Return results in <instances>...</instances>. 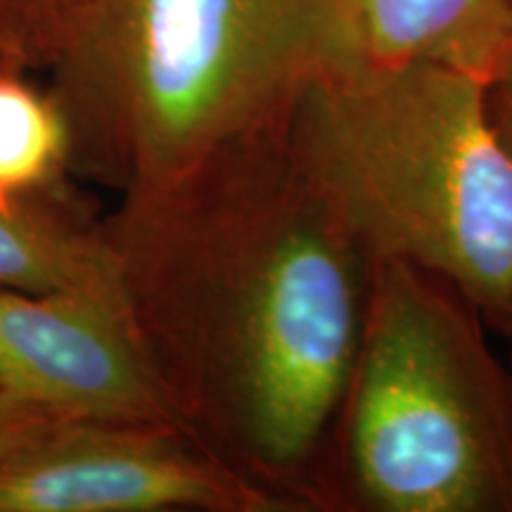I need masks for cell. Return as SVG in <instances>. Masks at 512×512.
<instances>
[{"label":"cell","instance_id":"7a4b0ae2","mask_svg":"<svg viewBox=\"0 0 512 512\" xmlns=\"http://www.w3.org/2000/svg\"><path fill=\"white\" fill-rule=\"evenodd\" d=\"M332 69L320 0H91L48 93L69 169L140 202L223 145L283 126Z\"/></svg>","mask_w":512,"mask_h":512},{"label":"cell","instance_id":"7c38bea8","mask_svg":"<svg viewBox=\"0 0 512 512\" xmlns=\"http://www.w3.org/2000/svg\"><path fill=\"white\" fill-rule=\"evenodd\" d=\"M486 105H489L491 124L512 162V57L486 86Z\"/></svg>","mask_w":512,"mask_h":512},{"label":"cell","instance_id":"5b68a950","mask_svg":"<svg viewBox=\"0 0 512 512\" xmlns=\"http://www.w3.org/2000/svg\"><path fill=\"white\" fill-rule=\"evenodd\" d=\"M292 512L171 422L67 420L0 463V512Z\"/></svg>","mask_w":512,"mask_h":512},{"label":"cell","instance_id":"8fae6325","mask_svg":"<svg viewBox=\"0 0 512 512\" xmlns=\"http://www.w3.org/2000/svg\"><path fill=\"white\" fill-rule=\"evenodd\" d=\"M67 422L48 408L0 387V463Z\"/></svg>","mask_w":512,"mask_h":512},{"label":"cell","instance_id":"52a82bcc","mask_svg":"<svg viewBox=\"0 0 512 512\" xmlns=\"http://www.w3.org/2000/svg\"><path fill=\"white\" fill-rule=\"evenodd\" d=\"M320 5L330 22L337 69L430 62L489 86L512 57V0H320Z\"/></svg>","mask_w":512,"mask_h":512},{"label":"cell","instance_id":"ba28073f","mask_svg":"<svg viewBox=\"0 0 512 512\" xmlns=\"http://www.w3.org/2000/svg\"><path fill=\"white\" fill-rule=\"evenodd\" d=\"M0 287L121 294L105 223L81 216L64 188L0 202Z\"/></svg>","mask_w":512,"mask_h":512},{"label":"cell","instance_id":"6da1fadb","mask_svg":"<svg viewBox=\"0 0 512 512\" xmlns=\"http://www.w3.org/2000/svg\"><path fill=\"white\" fill-rule=\"evenodd\" d=\"M124 304L183 425L294 510H344L337 434L373 259L287 121L105 221Z\"/></svg>","mask_w":512,"mask_h":512},{"label":"cell","instance_id":"30bf717a","mask_svg":"<svg viewBox=\"0 0 512 512\" xmlns=\"http://www.w3.org/2000/svg\"><path fill=\"white\" fill-rule=\"evenodd\" d=\"M91 0H0V53L19 72L50 69Z\"/></svg>","mask_w":512,"mask_h":512},{"label":"cell","instance_id":"3957f363","mask_svg":"<svg viewBox=\"0 0 512 512\" xmlns=\"http://www.w3.org/2000/svg\"><path fill=\"white\" fill-rule=\"evenodd\" d=\"M287 131L370 259L451 280L512 337V162L484 81L430 62L337 69Z\"/></svg>","mask_w":512,"mask_h":512},{"label":"cell","instance_id":"277c9868","mask_svg":"<svg viewBox=\"0 0 512 512\" xmlns=\"http://www.w3.org/2000/svg\"><path fill=\"white\" fill-rule=\"evenodd\" d=\"M337 472L344 510L512 512V370L451 280L373 261Z\"/></svg>","mask_w":512,"mask_h":512},{"label":"cell","instance_id":"9c48e42d","mask_svg":"<svg viewBox=\"0 0 512 512\" xmlns=\"http://www.w3.org/2000/svg\"><path fill=\"white\" fill-rule=\"evenodd\" d=\"M69 169V133L48 91L22 72H0V202L15 204L62 185Z\"/></svg>","mask_w":512,"mask_h":512},{"label":"cell","instance_id":"8992f818","mask_svg":"<svg viewBox=\"0 0 512 512\" xmlns=\"http://www.w3.org/2000/svg\"><path fill=\"white\" fill-rule=\"evenodd\" d=\"M0 387L64 420L185 427L112 292L0 287Z\"/></svg>","mask_w":512,"mask_h":512},{"label":"cell","instance_id":"4fadbf2b","mask_svg":"<svg viewBox=\"0 0 512 512\" xmlns=\"http://www.w3.org/2000/svg\"><path fill=\"white\" fill-rule=\"evenodd\" d=\"M3 69H12V72H19V69H15V67H12V64H10V60H8V57H5L3 53H0V72H3Z\"/></svg>","mask_w":512,"mask_h":512}]
</instances>
